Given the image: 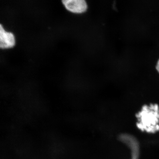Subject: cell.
Wrapping results in <instances>:
<instances>
[{
    "label": "cell",
    "mask_w": 159,
    "mask_h": 159,
    "mask_svg": "<svg viewBox=\"0 0 159 159\" xmlns=\"http://www.w3.org/2000/svg\"><path fill=\"white\" fill-rule=\"evenodd\" d=\"M140 113L142 124L144 130L150 133L159 131V107L157 104L145 106Z\"/></svg>",
    "instance_id": "6da1fadb"
},
{
    "label": "cell",
    "mask_w": 159,
    "mask_h": 159,
    "mask_svg": "<svg viewBox=\"0 0 159 159\" xmlns=\"http://www.w3.org/2000/svg\"><path fill=\"white\" fill-rule=\"evenodd\" d=\"M62 2L66 9L73 13H84L88 7L84 0H63Z\"/></svg>",
    "instance_id": "7a4b0ae2"
},
{
    "label": "cell",
    "mask_w": 159,
    "mask_h": 159,
    "mask_svg": "<svg viewBox=\"0 0 159 159\" xmlns=\"http://www.w3.org/2000/svg\"><path fill=\"white\" fill-rule=\"evenodd\" d=\"M15 39L13 34L6 31L0 25V47L2 49L10 48L14 46Z\"/></svg>",
    "instance_id": "3957f363"
},
{
    "label": "cell",
    "mask_w": 159,
    "mask_h": 159,
    "mask_svg": "<svg viewBox=\"0 0 159 159\" xmlns=\"http://www.w3.org/2000/svg\"><path fill=\"white\" fill-rule=\"evenodd\" d=\"M156 68L157 70L158 73H159V59L157 61V62Z\"/></svg>",
    "instance_id": "277c9868"
}]
</instances>
